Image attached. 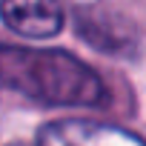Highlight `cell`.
<instances>
[{
    "instance_id": "cell-1",
    "label": "cell",
    "mask_w": 146,
    "mask_h": 146,
    "mask_svg": "<svg viewBox=\"0 0 146 146\" xmlns=\"http://www.w3.org/2000/svg\"><path fill=\"white\" fill-rule=\"evenodd\" d=\"M0 89L23 95L40 106L100 109L109 103L103 78L63 49L0 43Z\"/></svg>"
},
{
    "instance_id": "cell-2",
    "label": "cell",
    "mask_w": 146,
    "mask_h": 146,
    "mask_svg": "<svg viewBox=\"0 0 146 146\" xmlns=\"http://www.w3.org/2000/svg\"><path fill=\"white\" fill-rule=\"evenodd\" d=\"M37 146H146V140L115 123L63 117L40 126Z\"/></svg>"
},
{
    "instance_id": "cell-3",
    "label": "cell",
    "mask_w": 146,
    "mask_h": 146,
    "mask_svg": "<svg viewBox=\"0 0 146 146\" xmlns=\"http://www.w3.org/2000/svg\"><path fill=\"white\" fill-rule=\"evenodd\" d=\"M0 20L20 37L46 40L63 29L66 12L60 0H0Z\"/></svg>"
},
{
    "instance_id": "cell-4",
    "label": "cell",
    "mask_w": 146,
    "mask_h": 146,
    "mask_svg": "<svg viewBox=\"0 0 146 146\" xmlns=\"http://www.w3.org/2000/svg\"><path fill=\"white\" fill-rule=\"evenodd\" d=\"M9 146H26V143H9Z\"/></svg>"
}]
</instances>
